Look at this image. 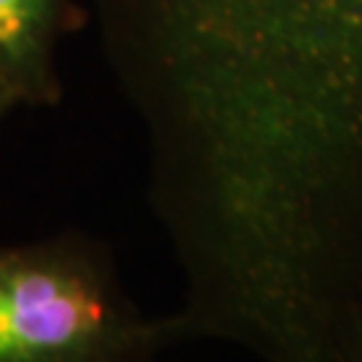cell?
Here are the masks:
<instances>
[{
	"instance_id": "obj_1",
	"label": "cell",
	"mask_w": 362,
	"mask_h": 362,
	"mask_svg": "<svg viewBox=\"0 0 362 362\" xmlns=\"http://www.w3.org/2000/svg\"><path fill=\"white\" fill-rule=\"evenodd\" d=\"M182 274V341L322 362L362 298V0H89Z\"/></svg>"
},
{
	"instance_id": "obj_2",
	"label": "cell",
	"mask_w": 362,
	"mask_h": 362,
	"mask_svg": "<svg viewBox=\"0 0 362 362\" xmlns=\"http://www.w3.org/2000/svg\"><path fill=\"white\" fill-rule=\"evenodd\" d=\"M169 346V317L140 311L105 239L0 245V362H134Z\"/></svg>"
},
{
	"instance_id": "obj_3",
	"label": "cell",
	"mask_w": 362,
	"mask_h": 362,
	"mask_svg": "<svg viewBox=\"0 0 362 362\" xmlns=\"http://www.w3.org/2000/svg\"><path fill=\"white\" fill-rule=\"evenodd\" d=\"M73 22V0H0V86L19 107L62 100L57 46Z\"/></svg>"
},
{
	"instance_id": "obj_4",
	"label": "cell",
	"mask_w": 362,
	"mask_h": 362,
	"mask_svg": "<svg viewBox=\"0 0 362 362\" xmlns=\"http://www.w3.org/2000/svg\"><path fill=\"white\" fill-rule=\"evenodd\" d=\"M322 362H362V298L336 320Z\"/></svg>"
},
{
	"instance_id": "obj_5",
	"label": "cell",
	"mask_w": 362,
	"mask_h": 362,
	"mask_svg": "<svg viewBox=\"0 0 362 362\" xmlns=\"http://www.w3.org/2000/svg\"><path fill=\"white\" fill-rule=\"evenodd\" d=\"M13 110H19V105H16V100H13L8 91L0 86V124L6 121V116H11Z\"/></svg>"
},
{
	"instance_id": "obj_6",
	"label": "cell",
	"mask_w": 362,
	"mask_h": 362,
	"mask_svg": "<svg viewBox=\"0 0 362 362\" xmlns=\"http://www.w3.org/2000/svg\"><path fill=\"white\" fill-rule=\"evenodd\" d=\"M134 362H156V360H134Z\"/></svg>"
}]
</instances>
